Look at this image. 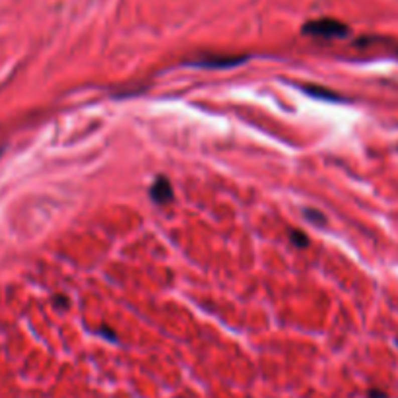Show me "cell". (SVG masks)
I'll list each match as a JSON object with an SVG mask.
<instances>
[{
    "mask_svg": "<svg viewBox=\"0 0 398 398\" xmlns=\"http://www.w3.org/2000/svg\"><path fill=\"white\" fill-rule=\"evenodd\" d=\"M303 33L305 35H313V37H321V39H336V37L348 35V26L338 22V20L323 18V20H315V22L305 24L303 26Z\"/></svg>",
    "mask_w": 398,
    "mask_h": 398,
    "instance_id": "cell-1",
    "label": "cell"
},
{
    "mask_svg": "<svg viewBox=\"0 0 398 398\" xmlns=\"http://www.w3.org/2000/svg\"><path fill=\"white\" fill-rule=\"evenodd\" d=\"M152 198L158 202V204H165V202H169L171 198H173V189H171V183L167 181L165 177H158L156 179V183L152 185Z\"/></svg>",
    "mask_w": 398,
    "mask_h": 398,
    "instance_id": "cell-2",
    "label": "cell"
},
{
    "mask_svg": "<svg viewBox=\"0 0 398 398\" xmlns=\"http://www.w3.org/2000/svg\"><path fill=\"white\" fill-rule=\"evenodd\" d=\"M245 57H212L208 60H198L196 66H208V68H223V66H233L243 62Z\"/></svg>",
    "mask_w": 398,
    "mask_h": 398,
    "instance_id": "cell-3",
    "label": "cell"
},
{
    "mask_svg": "<svg viewBox=\"0 0 398 398\" xmlns=\"http://www.w3.org/2000/svg\"><path fill=\"white\" fill-rule=\"evenodd\" d=\"M367 398H388L386 396V392H383V390H379V388H371L369 390Z\"/></svg>",
    "mask_w": 398,
    "mask_h": 398,
    "instance_id": "cell-7",
    "label": "cell"
},
{
    "mask_svg": "<svg viewBox=\"0 0 398 398\" xmlns=\"http://www.w3.org/2000/svg\"><path fill=\"white\" fill-rule=\"evenodd\" d=\"M292 239L297 243V247H305V245H307V237L301 235L299 231H292Z\"/></svg>",
    "mask_w": 398,
    "mask_h": 398,
    "instance_id": "cell-5",
    "label": "cell"
},
{
    "mask_svg": "<svg viewBox=\"0 0 398 398\" xmlns=\"http://www.w3.org/2000/svg\"><path fill=\"white\" fill-rule=\"evenodd\" d=\"M307 89V93L309 95H313V97H321V99H334V101H338L340 97L338 95H334V93H328L330 89H323V88H313V86H309Z\"/></svg>",
    "mask_w": 398,
    "mask_h": 398,
    "instance_id": "cell-4",
    "label": "cell"
},
{
    "mask_svg": "<svg viewBox=\"0 0 398 398\" xmlns=\"http://www.w3.org/2000/svg\"><path fill=\"white\" fill-rule=\"evenodd\" d=\"M307 218H309V220H313V221H317L319 225H321V223H325L323 214H319V212H313V210H309V212H307Z\"/></svg>",
    "mask_w": 398,
    "mask_h": 398,
    "instance_id": "cell-6",
    "label": "cell"
}]
</instances>
